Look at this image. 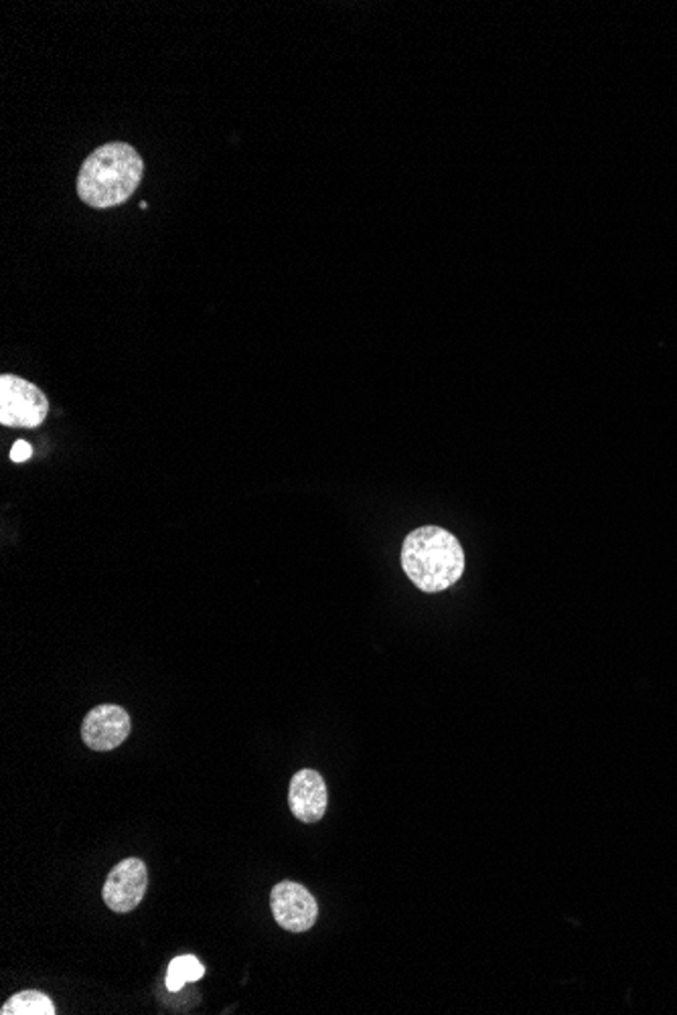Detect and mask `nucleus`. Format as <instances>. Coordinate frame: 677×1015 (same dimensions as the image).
<instances>
[{"label":"nucleus","mask_w":677,"mask_h":1015,"mask_svg":"<svg viewBox=\"0 0 677 1015\" xmlns=\"http://www.w3.org/2000/svg\"><path fill=\"white\" fill-rule=\"evenodd\" d=\"M144 177L141 153L129 142H108L91 151L77 173V195L94 209L127 204Z\"/></svg>","instance_id":"obj_1"},{"label":"nucleus","mask_w":677,"mask_h":1015,"mask_svg":"<svg viewBox=\"0 0 677 1015\" xmlns=\"http://www.w3.org/2000/svg\"><path fill=\"white\" fill-rule=\"evenodd\" d=\"M402 568L418 590L435 594L459 582L465 571V552L450 532L426 525L404 539Z\"/></svg>","instance_id":"obj_2"},{"label":"nucleus","mask_w":677,"mask_h":1015,"mask_svg":"<svg viewBox=\"0 0 677 1015\" xmlns=\"http://www.w3.org/2000/svg\"><path fill=\"white\" fill-rule=\"evenodd\" d=\"M50 414V400L35 383L19 375L0 378V424L9 428H39Z\"/></svg>","instance_id":"obj_3"},{"label":"nucleus","mask_w":677,"mask_h":1015,"mask_svg":"<svg viewBox=\"0 0 677 1015\" xmlns=\"http://www.w3.org/2000/svg\"><path fill=\"white\" fill-rule=\"evenodd\" d=\"M274 920L288 932H307L319 918L317 898L303 884L279 882L270 892Z\"/></svg>","instance_id":"obj_4"},{"label":"nucleus","mask_w":677,"mask_h":1015,"mask_svg":"<svg viewBox=\"0 0 677 1015\" xmlns=\"http://www.w3.org/2000/svg\"><path fill=\"white\" fill-rule=\"evenodd\" d=\"M149 886L146 865L139 858H127L116 865L103 884V902L112 913H132Z\"/></svg>","instance_id":"obj_5"},{"label":"nucleus","mask_w":677,"mask_h":1015,"mask_svg":"<svg viewBox=\"0 0 677 1015\" xmlns=\"http://www.w3.org/2000/svg\"><path fill=\"white\" fill-rule=\"evenodd\" d=\"M130 716L124 708L114 703L98 706L84 718L81 740L96 752H110L127 742L130 736Z\"/></svg>","instance_id":"obj_6"},{"label":"nucleus","mask_w":677,"mask_h":1015,"mask_svg":"<svg viewBox=\"0 0 677 1015\" xmlns=\"http://www.w3.org/2000/svg\"><path fill=\"white\" fill-rule=\"evenodd\" d=\"M288 803L294 817L303 823H319L327 812V785L313 768H303L293 776L288 788Z\"/></svg>","instance_id":"obj_7"},{"label":"nucleus","mask_w":677,"mask_h":1015,"mask_svg":"<svg viewBox=\"0 0 677 1015\" xmlns=\"http://www.w3.org/2000/svg\"><path fill=\"white\" fill-rule=\"evenodd\" d=\"M0 1015H55V1005L41 991H21L2 1005Z\"/></svg>","instance_id":"obj_8"},{"label":"nucleus","mask_w":677,"mask_h":1015,"mask_svg":"<svg viewBox=\"0 0 677 1015\" xmlns=\"http://www.w3.org/2000/svg\"><path fill=\"white\" fill-rule=\"evenodd\" d=\"M205 975V967L197 957L183 954L173 959L166 971V990L179 991L187 981H199Z\"/></svg>","instance_id":"obj_9"},{"label":"nucleus","mask_w":677,"mask_h":1015,"mask_svg":"<svg viewBox=\"0 0 677 1015\" xmlns=\"http://www.w3.org/2000/svg\"><path fill=\"white\" fill-rule=\"evenodd\" d=\"M33 455V448L25 440H17L13 445V450H11V460L13 462H25Z\"/></svg>","instance_id":"obj_10"}]
</instances>
